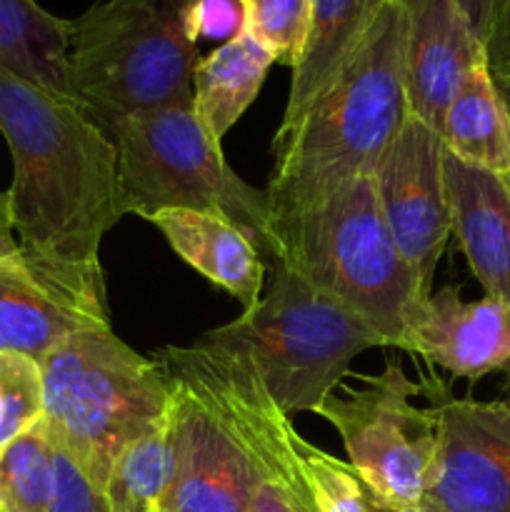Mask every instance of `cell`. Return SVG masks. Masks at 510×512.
Masks as SVG:
<instances>
[{
	"instance_id": "1",
	"label": "cell",
	"mask_w": 510,
	"mask_h": 512,
	"mask_svg": "<svg viewBox=\"0 0 510 512\" xmlns=\"http://www.w3.org/2000/svg\"><path fill=\"white\" fill-rule=\"evenodd\" d=\"M0 133L13 158L10 213L18 245L100 263L105 233L120 223L118 150L73 98L0 63Z\"/></svg>"
},
{
	"instance_id": "2",
	"label": "cell",
	"mask_w": 510,
	"mask_h": 512,
	"mask_svg": "<svg viewBox=\"0 0 510 512\" xmlns=\"http://www.w3.org/2000/svg\"><path fill=\"white\" fill-rule=\"evenodd\" d=\"M405 13L385 0L368 33L283 138L273 140L270 218L295 213L338 185L373 175L380 155L408 118Z\"/></svg>"
},
{
	"instance_id": "3",
	"label": "cell",
	"mask_w": 510,
	"mask_h": 512,
	"mask_svg": "<svg viewBox=\"0 0 510 512\" xmlns=\"http://www.w3.org/2000/svg\"><path fill=\"white\" fill-rule=\"evenodd\" d=\"M43 370V425L105 490L125 445L158 428L170 413L173 383L158 358H145L113 328L80 330L55 345Z\"/></svg>"
},
{
	"instance_id": "4",
	"label": "cell",
	"mask_w": 510,
	"mask_h": 512,
	"mask_svg": "<svg viewBox=\"0 0 510 512\" xmlns=\"http://www.w3.org/2000/svg\"><path fill=\"white\" fill-rule=\"evenodd\" d=\"M273 235V260L368 320L388 348L398 345L410 308L425 295L385 223L370 175L273 220Z\"/></svg>"
},
{
	"instance_id": "5",
	"label": "cell",
	"mask_w": 510,
	"mask_h": 512,
	"mask_svg": "<svg viewBox=\"0 0 510 512\" xmlns=\"http://www.w3.org/2000/svg\"><path fill=\"white\" fill-rule=\"evenodd\" d=\"M198 343L248 360L285 415L313 413L360 353L388 348L368 320L278 260L268 295Z\"/></svg>"
},
{
	"instance_id": "6",
	"label": "cell",
	"mask_w": 510,
	"mask_h": 512,
	"mask_svg": "<svg viewBox=\"0 0 510 512\" xmlns=\"http://www.w3.org/2000/svg\"><path fill=\"white\" fill-rule=\"evenodd\" d=\"M193 0H95L70 33V85L110 135L128 115L193 100Z\"/></svg>"
},
{
	"instance_id": "7",
	"label": "cell",
	"mask_w": 510,
	"mask_h": 512,
	"mask_svg": "<svg viewBox=\"0 0 510 512\" xmlns=\"http://www.w3.org/2000/svg\"><path fill=\"white\" fill-rule=\"evenodd\" d=\"M118 150V210L150 220L165 210L220 215L275 255L268 193L245 183L203 128L193 100L128 115L110 128Z\"/></svg>"
},
{
	"instance_id": "8",
	"label": "cell",
	"mask_w": 510,
	"mask_h": 512,
	"mask_svg": "<svg viewBox=\"0 0 510 512\" xmlns=\"http://www.w3.org/2000/svg\"><path fill=\"white\" fill-rule=\"evenodd\" d=\"M340 383L313 410L338 430L348 463L365 485L395 505L425 500L438 458V418L418 408L420 385L398 358H385L383 373Z\"/></svg>"
},
{
	"instance_id": "9",
	"label": "cell",
	"mask_w": 510,
	"mask_h": 512,
	"mask_svg": "<svg viewBox=\"0 0 510 512\" xmlns=\"http://www.w3.org/2000/svg\"><path fill=\"white\" fill-rule=\"evenodd\" d=\"M420 393L438 418L428 495L445 512H510V390L500 400L455 398L435 365H420Z\"/></svg>"
},
{
	"instance_id": "10",
	"label": "cell",
	"mask_w": 510,
	"mask_h": 512,
	"mask_svg": "<svg viewBox=\"0 0 510 512\" xmlns=\"http://www.w3.org/2000/svg\"><path fill=\"white\" fill-rule=\"evenodd\" d=\"M100 263L20 248L0 258V350L40 360L80 330L113 328Z\"/></svg>"
},
{
	"instance_id": "11",
	"label": "cell",
	"mask_w": 510,
	"mask_h": 512,
	"mask_svg": "<svg viewBox=\"0 0 510 512\" xmlns=\"http://www.w3.org/2000/svg\"><path fill=\"white\" fill-rule=\"evenodd\" d=\"M370 178L385 223L428 298L435 268L453 235L443 138L418 115L408 113Z\"/></svg>"
},
{
	"instance_id": "12",
	"label": "cell",
	"mask_w": 510,
	"mask_h": 512,
	"mask_svg": "<svg viewBox=\"0 0 510 512\" xmlns=\"http://www.w3.org/2000/svg\"><path fill=\"white\" fill-rule=\"evenodd\" d=\"M173 383V473L160 512H250L253 470L218 415L180 380Z\"/></svg>"
},
{
	"instance_id": "13",
	"label": "cell",
	"mask_w": 510,
	"mask_h": 512,
	"mask_svg": "<svg viewBox=\"0 0 510 512\" xmlns=\"http://www.w3.org/2000/svg\"><path fill=\"white\" fill-rule=\"evenodd\" d=\"M395 348L470 383L505 373L510 390V305L488 295L468 303L445 285L410 308Z\"/></svg>"
},
{
	"instance_id": "14",
	"label": "cell",
	"mask_w": 510,
	"mask_h": 512,
	"mask_svg": "<svg viewBox=\"0 0 510 512\" xmlns=\"http://www.w3.org/2000/svg\"><path fill=\"white\" fill-rule=\"evenodd\" d=\"M405 13V95L410 113L438 130L468 70L485 55L458 0H400Z\"/></svg>"
},
{
	"instance_id": "15",
	"label": "cell",
	"mask_w": 510,
	"mask_h": 512,
	"mask_svg": "<svg viewBox=\"0 0 510 512\" xmlns=\"http://www.w3.org/2000/svg\"><path fill=\"white\" fill-rule=\"evenodd\" d=\"M450 218L460 250L485 295L510 305V188L500 175L445 150Z\"/></svg>"
},
{
	"instance_id": "16",
	"label": "cell",
	"mask_w": 510,
	"mask_h": 512,
	"mask_svg": "<svg viewBox=\"0 0 510 512\" xmlns=\"http://www.w3.org/2000/svg\"><path fill=\"white\" fill-rule=\"evenodd\" d=\"M148 223L160 230L183 263L233 295L243 310L258 303L265 280L263 253L243 228L195 210H165Z\"/></svg>"
},
{
	"instance_id": "17",
	"label": "cell",
	"mask_w": 510,
	"mask_h": 512,
	"mask_svg": "<svg viewBox=\"0 0 510 512\" xmlns=\"http://www.w3.org/2000/svg\"><path fill=\"white\" fill-rule=\"evenodd\" d=\"M385 0H310V28L303 55L293 68L288 105L275 138L295 128L325 85L350 58Z\"/></svg>"
},
{
	"instance_id": "18",
	"label": "cell",
	"mask_w": 510,
	"mask_h": 512,
	"mask_svg": "<svg viewBox=\"0 0 510 512\" xmlns=\"http://www.w3.org/2000/svg\"><path fill=\"white\" fill-rule=\"evenodd\" d=\"M445 150L463 163L488 173H510V115L488 55L478 60L460 83L440 128Z\"/></svg>"
},
{
	"instance_id": "19",
	"label": "cell",
	"mask_w": 510,
	"mask_h": 512,
	"mask_svg": "<svg viewBox=\"0 0 510 512\" xmlns=\"http://www.w3.org/2000/svg\"><path fill=\"white\" fill-rule=\"evenodd\" d=\"M273 63V53L250 33H240L198 60L193 70V110L218 143L255 103Z\"/></svg>"
},
{
	"instance_id": "20",
	"label": "cell",
	"mask_w": 510,
	"mask_h": 512,
	"mask_svg": "<svg viewBox=\"0 0 510 512\" xmlns=\"http://www.w3.org/2000/svg\"><path fill=\"white\" fill-rule=\"evenodd\" d=\"M70 33L73 20L48 13L35 0H0V63L40 88L78 100L70 85Z\"/></svg>"
},
{
	"instance_id": "21",
	"label": "cell",
	"mask_w": 510,
	"mask_h": 512,
	"mask_svg": "<svg viewBox=\"0 0 510 512\" xmlns=\"http://www.w3.org/2000/svg\"><path fill=\"white\" fill-rule=\"evenodd\" d=\"M173 405V403H170ZM173 473L170 413L158 428L125 445L105 483L110 512H160Z\"/></svg>"
},
{
	"instance_id": "22",
	"label": "cell",
	"mask_w": 510,
	"mask_h": 512,
	"mask_svg": "<svg viewBox=\"0 0 510 512\" xmlns=\"http://www.w3.org/2000/svg\"><path fill=\"white\" fill-rule=\"evenodd\" d=\"M53 485V443L43 420L0 448V512H45Z\"/></svg>"
},
{
	"instance_id": "23",
	"label": "cell",
	"mask_w": 510,
	"mask_h": 512,
	"mask_svg": "<svg viewBox=\"0 0 510 512\" xmlns=\"http://www.w3.org/2000/svg\"><path fill=\"white\" fill-rule=\"evenodd\" d=\"M298 455L310 512H365L368 488L353 465L333 458L305 438H300Z\"/></svg>"
},
{
	"instance_id": "24",
	"label": "cell",
	"mask_w": 510,
	"mask_h": 512,
	"mask_svg": "<svg viewBox=\"0 0 510 512\" xmlns=\"http://www.w3.org/2000/svg\"><path fill=\"white\" fill-rule=\"evenodd\" d=\"M43 418L40 360L0 350V448Z\"/></svg>"
},
{
	"instance_id": "25",
	"label": "cell",
	"mask_w": 510,
	"mask_h": 512,
	"mask_svg": "<svg viewBox=\"0 0 510 512\" xmlns=\"http://www.w3.org/2000/svg\"><path fill=\"white\" fill-rule=\"evenodd\" d=\"M245 33L273 53L275 63L295 68L310 28V0H243Z\"/></svg>"
},
{
	"instance_id": "26",
	"label": "cell",
	"mask_w": 510,
	"mask_h": 512,
	"mask_svg": "<svg viewBox=\"0 0 510 512\" xmlns=\"http://www.w3.org/2000/svg\"><path fill=\"white\" fill-rule=\"evenodd\" d=\"M45 512H110L105 490L58 445H53V485Z\"/></svg>"
},
{
	"instance_id": "27",
	"label": "cell",
	"mask_w": 510,
	"mask_h": 512,
	"mask_svg": "<svg viewBox=\"0 0 510 512\" xmlns=\"http://www.w3.org/2000/svg\"><path fill=\"white\" fill-rule=\"evenodd\" d=\"M188 23L195 43L218 40L223 45L245 33V3L243 0H193Z\"/></svg>"
},
{
	"instance_id": "28",
	"label": "cell",
	"mask_w": 510,
	"mask_h": 512,
	"mask_svg": "<svg viewBox=\"0 0 510 512\" xmlns=\"http://www.w3.org/2000/svg\"><path fill=\"white\" fill-rule=\"evenodd\" d=\"M483 45L490 73L498 80L510 78V0H495Z\"/></svg>"
},
{
	"instance_id": "29",
	"label": "cell",
	"mask_w": 510,
	"mask_h": 512,
	"mask_svg": "<svg viewBox=\"0 0 510 512\" xmlns=\"http://www.w3.org/2000/svg\"><path fill=\"white\" fill-rule=\"evenodd\" d=\"M365 488H368V485H365ZM365 512H445V510L438 508L430 498L420 500V503L415 505H395V503H388V500H383L380 495H375L373 490L368 488V493H365Z\"/></svg>"
},
{
	"instance_id": "30",
	"label": "cell",
	"mask_w": 510,
	"mask_h": 512,
	"mask_svg": "<svg viewBox=\"0 0 510 512\" xmlns=\"http://www.w3.org/2000/svg\"><path fill=\"white\" fill-rule=\"evenodd\" d=\"M460 8L465 10L468 20L473 23L475 33H478L480 43H485V35H488L490 18H493V5L495 0H458ZM485 48V45H483Z\"/></svg>"
},
{
	"instance_id": "31",
	"label": "cell",
	"mask_w": 510,
	"mask_h": 512,
	"mask_svg": "<svg viewBox=\"0 0 510 512\" xmlns=\"http://www.w3.org/2000/svg\"><path fill=\"white\" fill-rule=\"evenodd\" d=\"M18 250V238L13 230V213H10V195L8 190L0 193V258L13 255Z\"/></svg>"
},
{
	"instance_id": "32",
	"label": "cell",
	"mask_w": 510,
	"mask_h": 512,
	"mask_svg": "<svg viewBox=\"0 0 510 512\" xmlns=\"http://www.w3.org/2000/svg\"><path fill=\"white\" fill-rule=\"evenodd\" d=\"M498 88H500V93H503V100H505V105H508V115H510V83L508 80H498ZM505 183H508V188H510V173L505 175Z\"/></svg>"
},
{
	"instance_id": "33",
	"label": "cell",
	"mask_w": 510,
	"mask_h": 512,
	"mask_svg": "<svg viewBox=\"0 0 510 512\" xmlns=\"http://www.w3.org/2000/svg\"><path fill=\"white\" fill-rule=\"evenodd\" d=\"M495 80H498V78H495ZM505 80H508V83H510V78H505Z\"/></svg>"
}]
</instances>
